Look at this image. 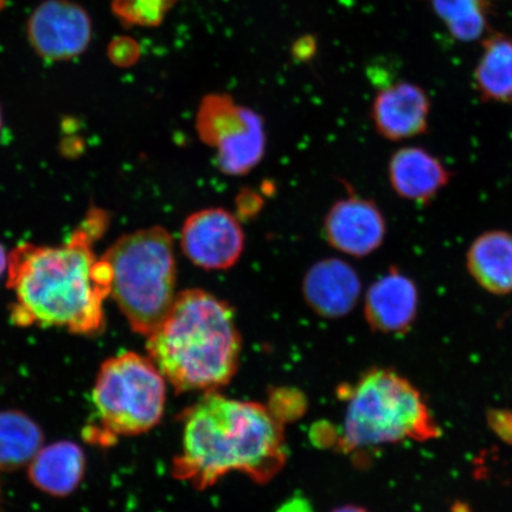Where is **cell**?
<instances>
[{
  "label": "cell",
  "mask_w": 512,
  "mask_h": 512,
  "mask_svg": "<svg viewBox=\"0 0 512 512\" xmlns=\"http://www.w3.org/2000/svg\"><path fill=\"white\" fill-rule=\"evenodd\" d=\"M106 211L92 209L60 246L23 243L9 254L8 287L15 294L11 318L19 326H56L76 335L104 329V302L112 272L93 245L108 227Z\"/></svg>",
  "instance_id": "6da1fadb"
},
{
  "label": "cell",
  "mask_w": 512,
  "mask_h": 512,
  "mask_svg": "<svg viewBox=\"0 0 512 512\" xmlns=\"http://www.w3.org/2000/svg\"><path fill=\"white\" fill-rule=\"evenodd\" d=\"M182 446L172 475L197 490L230 472L266 484L283 470L287 451L283 418L259 402L204 393L181 415Z\"/></svg>",
  "instance_id": "7a4b0ae2"
},
{
  "label": "cell",
  "mask_w": 512,
  "mask_h": 512,
  "mask_svg": "<svg viewBox=\"0 0 512 512\" xmlns=\"http://www.w3.org/2000/svg\"><path fill=\"white\" fill-rule=\"evenodd\" d=\"M147 354L177 393L217 392L238 371L242 339L228 303L202 288L178 293L147 336Z\"/></svg>",
  "instance_id": "3957f363"
},
{
  "label": "cell",
  "mask_w": 512,
  "mask_h": 512,
  "mask_svg": "<svg viewBox=\"0 0 512 512\" xmlns=\"http://www.w3.org/2000/svg\"><path fill=\"white\" fill-rule=\"evenodd\" d=\"M337 446L351 453L403 440L430 441L441 430L420 390L398 371L373 368L347 390Z\"/></svg>",
  "instance_id": "277c9868"
},
{
  "label": "cell",
  "mask_w": 512,
  "mask_h": 512,
  "mask_svg": "<svg viewBox=\"0 0 512 512\" xmlns=\"http://www.w3.org/2000/svg\"><path fill=\"white\" fill-rule=\"evenodd\" d=\"M111 267V297L131 329L149 336L176 299L175 242L164 227L121 236L102 256Z\"/></svg>",
  "instance_id": "5b68a950"
},
{
  "label": "cell",
  "mask_w": 512,
  "mask_h": 512,
  "mask_svg": "<svg viewBox=\"0 0 512 512\" xmlns=\"http://www.w3.org/2000/svg\"><path fill=\"white\" fill-rule=\"evenodd\" d=\"M100 427H89L95 443L111 445L115 438L152 430L162 420L166 380L149 356L125 352L101 364L93 389Z\"/></svg>",
  "instance_id": "8992f818"
},
{
  "label": "cell",
  "mask_w": 512,
  "mask_h": 512,
  "mask_svg": "<svg viewBox=\"0 0 512 512\" xmlns=\"http://www.w3.org/2000/svg\"><path fill=\"white\" fill-rule=\"evenodd\" d=\"M195 126L201 142L215 151L223 174L247 175L265 156L264 119L251 108L236 104L228 94L204 96Z\"/></svg>",
  "instance_id": "52a82bcc"
},
{
  "label": "cell",
  "mask_w": 512,
  "mask_h": 512,
  "mask_svg": "<svg viewBox=\"0 0 512 512\" xmlns=\"http://www.w3.org/2000/svg\"><path fill=\"white\" fill-rule=\"evenodd\" d=\"M181 247L192 264L203 270H229L245 249V233L238 217L228 210L207 208L185 220Z\"/></svg>",
  "instance_id": "ba28073f"
},
{
  "label": "cell",
  "mask_w": 512,
  "mask_h": 512,
  "mask_svg": "<svg viewBox=\"0 0 512 512\" xmlns=\"http://www.w3.org/2000/svg\"><path fill=\"white\" fill-rule=\"evenodd\" d=\"M91 17L70 0H46L32 12L28 37L37 55L47 61H68L85 53L91 43Z\"/></svg>",
  "instance_id": "9c48e42d"
},
{
  "label": "cell",
  "mask_w": 512,
  "mask_h": 512,
  "mask_svg": "<svg viewBox=\"0 0 512 512\" xmlns=\"http://www.w3.org/2000/svg\"><path fill=\"white\" fill-rule=\"evenodd\" d=\"M323 233L338 252L366 258L386 239V217L374 201L351 194L336 202L326 214Z\"/></svg>",
  "instance_id": "30bf717a"
},
{
  "label": "cell",
  "mask_w": 512,
  "mask_h": 512,
  "mask_svg": "<svg viewBox=\"0 0 512 512\" xmlns=\"http://www.w3.org/2000/svg\"><path fill=\"white\" fill-rule=\"evenodd\" d=\"M431 107L424 88L412 82H396L375 96L371 120L382 138L403 142L428 132Z\"/></svg>",
  "instance_id": "8fae6325"
},
{
  "label": "cell",
  "mask_w": 512,
  "mask_h": 512,
  "mask_svg": "<svg viewBox=\"0 0 512 512\" xmlns=\"http://www.w3.org/2000/svg\"><path fill=\"white\" fill-rule=\"evenodd\" d=\"M420 296L415 281L390 267L368 288L364 317L370 328L386 335H406L418 318Z\"/></svg>",
  "instance_id": "7c38bea8"
},
{
  "label": "cell",
  "mask_w": 512,
  "mask_h": 512,
  "mask_svg": "<svg viewBox=\"0 0 512 512\" xmlns=\"http://www.w3.org/2000/svg\"><path fill=\"white\" fill-rule=\"evenodd\" d=\"M388 178L402 200L428 206L451 183L452 172L424 147L405 146L390 157Z\"/></svg>",
  "instance_id": "4fadbf2b"
},
{
  "label": "cell",
  "mask_w": 512,
  "mask_h": 512,
  "mask_svg": "<svg viewBox=\"0 0 512 512\" xmlns=\"http://www.w3.org/2000/svg\"><path fill=\"white\" fill-rule=\"evenodd\" d=\"M362 281L347 261L328 258L306 272L303 296L310 309L324 318L347 316L360 300Z\"/></svg>",
  "instance_id": "5bb4252c"
},
{
  "label": "cell",
  "mask_w": 512,
  "mask_h": 512,
  "mask_svg": "<svg viewBox=\"0 0 512 512\" xmlns=\"http://www.w3.org/2000/svg\"><path fill=\"white\" fill-rule=\"evenodd\" d=\"M466 270L484 291L512 294V233L497 229L477 236L466 252Z\"/></svg>",
  "instance_id": "9a60e30c"
},
{
  "label": "cell",
  "mask_w": 512,
  "mask_h": 512,
  "mask_svg": "<svg viewBox=\"0 0 512 512\" xmlns=\"http://www.w3.org/2000/svg\"><path fill=\"white\" fill-rule=\"evenodd\" d=\"M86 472V457L73 441H59L42 447L29 464V479L38 490L66 497L79 488Z\"/></svg>",
  "instance_id": "2e32d148"
},
{
  "label": "cell",
  "mask_w": 512,
  "mask_h": 512,
  "mask_svg": "<svg viewBox=\"0 0 512 512\" xmlns=\"http://www.w3.org/2000/svg\"><path fill=\"white\" fill-rule=\"evenodd\" d=\"M483 54L473 74L480 99L495 104L512 102V38L489 32L483 38Z\"/></svg>",
  "instance_id": "e0dca14e"
},
{
  "label": "cell",
  "mask_w": 512,
  "mask_h": 512,
  "mask_svg": "<svg viewBox=\"0 0 512 512\" xmlns=\"http://www.w3.org/2000/svg\"><path fill=\"white\" fill-rule=\"evenodd\" d=\"M44 435L34 419L17 409L0 411V470L27 466L43 447Z\"/></svg>",
  "instance_id": "ac0fdd59"
},
{
  "label": "cell",
  "mask_w": 512,
  "mask_h": 512,
  "mask_svg": "<svg viewBox=\"0 0 512 512\" xmlns=\"http://www.w3.org/2000/svg\"><path fill=\"white\" fill-rule=\"evenodd\" d=\"M431 4L458 41L482 40L489 34L490 0H431Z\"/></svg>",
  "instance_id": "d6986e66"
},
{
  "label": "cell",
  "mask_w": 512,
  "mask_h": 512,
  "mask_svg": "<svg viewBox=\"0 0 512 512\" xmlns=\"http://www.w3.org/2000/svg\"><path fill=\"white\" fill-rule=\"evenodd\" d=\"M111 61L118 67H131L140 57L138 43L130 37L114 38L108 47Z\"/></svg>",
  "instance_id": "ffe728a7"
},
{
  "label": "cell",
  "mask_w": 512,
  "mask_h": 512,
  "mask_svg": "<svg viewBox=\"0 0 512 512\" xmlns=\"http://www.w3.org/2000/svg\"><path fill=\"white\" fill-rule=\"evenodd\" d=\"M486 421L497 437L512 446V411L507 408H492L486 412Z\"/></svg>",
  "instance_id": "44dd1931"
},
{
  "label": "cell",
  "mask_w": 512,
  "mask_h": 512,
  "mask_svg": "<svg viewBox=\"0 0 512 512\" xmlns=\"http://www.w3.org/2000/svg\"><path fill=\"white\" fill-rule=\"evenodd\" d=\"M316 41L312 37H304L294 44L293 55L298 60L307 61L315 55Z\"/></svg>",
  "instance_id": "7402d4cb"
},
{
  "label": "cell",
  "mask_w": 512,
  "mask_h": 512,
  "mask_svg": "<svg viewBox=\"0 0 512 512\" xmlns=\"http://www.w3.org/2000/svg\"><path fill=\"white\" fill-rule=\"evenodd\" d=\"M8 265H9V255L6 254L5 248L3 247L2 243H0V277H2L6 268H8Z\"/></svg>",
  "instance_id": "603a6c76"
},
{
  "label": "cell",
  "mask_w": 512,
  "mask_h": 512,
  "mask_svg": "<svg viewBox=\"0 0 512 512\" xmlns=\"http://www.w3.org/2000/svg\"><path fill=\"white\" fill-rule=\"evenodd\" d=\"M331 512H369L368 510L358 507V505H343V507H339Z\"/></svg>",
  "instance_id": "cb8c5ba5"
},
{
  "label": "cell",
  "mask_w": 512,
  "mask_h": 512,
  "mask_svg": "<svg viewBox=\"0 0 512 512\" xmlns=\"http://www.w3.org/2000/svg\"><path fill=\"white\" fill-rule=\"evenodd\" d=\"M2 128H3V112H2V107H0V132H2Z\"/></svg>",
  "instance_id": "d4e9b609"
},
{
  "label": "cell",
  "mask_w": 512,
  "mask_h": 512,
  "mask_svg": "<svg viewBox=\"0 0 512 512\" xmlns=\"http://www.w3.org/2000/svg\"><path fill=\"white\" fill-rule=\"evenodd\" d=\"M125 0H113V4L123 3Z\"/></svg>",
  "instance_id": "484cf974"
},
{
  "label": "cell",
  "mask_w": 512,
  "mask_h": 512,
  "mask_svg": "<svg viewBox=\"0 0 512 512\" xmlns=\"http://www.w3.org/2000/svg\"><path fill=\"white\" fill-rule=\"evenodd\" d=\"M0 503H2V489H0Z\"/></svg>",
  "instance_id": "4316f807"
}]
</instances>
